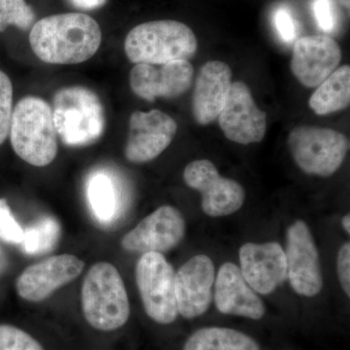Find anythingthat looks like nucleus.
<instances>
[{
  "label": "nucleus",
  "mask_w": 350,
  "mask_h": 350,
  "mask_svg": "<svg viewBox=\"0 0 350 350\" xmlns=\"http://www.w3.org/2000/svg\"><path fill=\"white\" fill-rule=\"evenodd\" d=\"M103 32L89 15L66 13L43 18L29 33L31 50L44 63H84L98 52Z\"/></svg>",
  "instance_id": "1"
},
{
  "label": "nucleus",
  "mask_w": 350,
  "mask_h": 350,
  "mask_svg": "<svg viewBox=\"0 0 350 350\" xmlns=\"http://www.w3.org/2000/svg\"><path fill=\"white\" fill-rule=\"evenodd\" d=\"M11 144L15 153L34 167H46L57 154V135L49 103L25 96L16 105L11 118Z\"/></svg>",
  "instance_id": "2"
},
{
  "label": "nucleus",
  "mask_w": 350,
  "mask_h": 350,
  "mask_svg": "<svg viewBox=\"0 0 350 350\" xmlns=\"http://www.w3.org/2000/svg\"><path fill=\"white\" fill-rule=\"evenodd\" d=\"M81 303L85 319L96 330H118L130 319L123 278L110 262H98L89 269L83 282Z\"/></svg>",
  "instance_id": "3"
},
{
  "label": "nucleus",
  "mask_w": 350,
  "mask_h": 350,
  "mask_svg": "<svg viewBox=\"0 0 350 350\" xmlns=\"http://www.w3.org/2000/svg\"><path fill=\"white\" fill-rule=\"evenodd\" d=\"M197 50L194 32L178 21L144 23L133 27L125 40L126 57L135 64L189 61Z\"/></svg>",
  "instance_id": "4"
},
{
  "label": "nucleus",
  "mask_w": 350,
  "mask_h": 350,
  "mask_svg": "<svg viewBox=\"0 0 350 350\" xmlns=\"http://www.w3.org/2000/svg\"><path fill=\"white\" fill-rule=\"evenodd\" d=\"M53 120L57 135L68 146H86L100 139L105 109L98 94L83 86L63 88L54 94Z\"/></svg>",
  "instance_id": "5"
},
{
  "label": "nucleus",
  "mask_w": 350,
  "mask_h": 350,
  "mask_svg": "<svg viewBox=\"0 0 350 350\" xmlns=\"http://www.w3.org/2000/svg\"><path fill=\"white\" fill-rule=\"evenodd\" d=\"M288 147L304 172L326 177L335 174L344 163L349 140L332 129L298 126L290 131Z\"/></svg>",
  "instance_id": "6"
},
{
  "label": "nucleus",
  "mask_w": 350,
  "mask_h": 350,
  "mask_svg": "<svg viewBox=\"0 0 350 350\" xmlns=\"http://www.w3.org/2000/svg\"><path fill=\"white\" fill-rule=\"evenodd\" d=\"M135 282L145 312L162 325L178 317L175 298V271L162 253L142 254L135 267Z\"/></svg>",
  "instance_id": "7"
},
{
  "label": "nucleus",
  "mask_w": 350,
  "mask_h": 350,
  "mask_svg": "<svg viewBox=\"0 0 350 350\" xmlns=\"http://www.w3.org/2000/svg\"><path fill=\"white\" fill-rule=\"evenodd\" d=\"M189 187L202 194V208L211 217H224L237 213L245 202L243 186L221 176L213 162L197 160L189 163L183 172Z\"/></svg>",
  "instance_id": "8"
},
{
  "label": "nucleus",
  "mask_w": 350,
  "mask_h": 350,
  "mask_svg": "<svg viewBox=\"0 0 350 350\" xmlns=\"http://www.w3.org/2000/svg\"><path fill=\"white\" fill-rule=\"evenodd\" d=\"M284 251L287 280L292 289L308 298L319 295L323 288V275L317 244L305 221H295L288 228Z\"/></svg>",
  "instance_id": "9"
},
{
  "label": "nucleus",
  "mask_w": 350,
  "mask_h": 350,
  "mask_svg": "<svg viewBox=\"0 0 350 350\" xmlns=\"http://www.w3.org/2000/svg\"><path fill=\"white\" fill-rule=\"evenodd\" d=\"M217 119L225 137L236 144H258L266 135L267 113L257 107L245 83H232Z\"/></svg>",
  "instance_id": "10"
},
{
  "label": "nucleus",
  "mask_w": 350,
  "mask_h": 350,
  "mask_svg": "<svg viewBox=\"0 0 350 350\" xmlns=\"http://www.w3.org/2000/svg\"><path fill=\"white\" fill-rule=\"evenodd\" d=\"M185 231L183 214L176 207L163 206L126 232L121 245L129 252L142 254L167 252L181 243Z\"/></svg>",
  "instance_id": "11"
},
{
  "label": "nucleus",
  "mask_w": 350,
  "mask_h": 350,
  "mask_svg": "<svg viewBox=\"0 0 350 350\" xmlns=\"http://www.w3.org/2000/svg\"><path fill=\"white\" fill-rule=\"evenodd\" d=\"M176 131V122L167 113L158 109L133 112L129 123L126 158L131 163L150 162L170 146Z\"/></svg>",
  "instance_id": "12"
},
{
  "label": "nucleus",
  "mask_w": 350,
  "mask_h": 350,
  "mask_svg": "<svg viewBox=\"0 0 350 350\" xmlns=\"http://www.w3.org/2000/svg\"><path fill=\"white\" fill-rule=\"evenodd\" d=\"M215 267L206 255L190 258L175 273V298L178 314L186 319L202 317L211 305Z\"/></svg>",
  "instance_id": "13"
},
{
  "label": "nucleus",
  "mask_w": 350,
  "mask_h": 350,
  "mask_svg": "<svg viewBox=\"0 0 350 350\" xmlns=\"http://www.w3.org/2000/svg\"><path fill=\"white\" fill-rule=\"evenodd\" d=\"M194 66L188 61L163 64H135L130 73L131 91L153 103L157 98H175L190 89Z\"/></svg>",
  "instance_id": "14"
},
{
  "label": "nucleus",
  "mask_w": 350,
  "mask_h": 350,
  "mask_svg": "<svg viewBox=\"0 0 350 350\" xmlns=\"http://www.w3.org/2000/svg\"><path fill=\"white\" fill-rule=\"evenodd\" d=\"M84 268L85 262L75 255L52 256L27 267L18 278L16 289L21 298L38 303L73 282Z\"/></svg>",
  "instance_id": "15"
},
{
  "label": "nucleus",
  "mask_w": 350,
  "mask_h": 350,
  "mask_svg": "<svg viewBox=\"0 0 350 350\" xmlns=\"http://www.w3.org/2000/svg\"><path fill=\"white\" fill-rule=\"evenodd\" d=\"M239 256L244 280L256 293L271 294L287 280L285 251L275 241L243 244Z\"/></svg>",
  "instance_id": "16"
},
{
  "label": "nucleus",
  "mask_w": 350,
  "mask_h": 350,
  "mask_svg": "<svg viewBox=\"0 0 350 350\" xmlns=\"http://www.w3.org/2000/svg\"><path fill=\"white\" fill-rule=\"evenodd\" d=\"M342 51L335 39L324 36L299 38L293 46L291 71L305 87H319L337 69Z\"/></svg>",
  "instance_id": "17"
},
{
  "label": "nucleus",
  "mask_w": 350,
  "mask_h": 350,
  "mask_svg": "<svg viewBox=\"0 0 350 350\" xmlns=\"http://www.w3.org/2000/svg\"><path fill=\"white\" fill-rule=\"evenodd\" d=\"M214 301L219 312L260 320L266 306L256 292L244 280L239 267L225 262L219 269L214 282Z\"/></svg>",
  "instance_id": "18"
},
{
  "label": "nucleus",
  "mask_w": 350,
  "mask_h": 350,
  "mask_svg": "<svg viewBox=\"0 0 350 350\" xmlns=\"http://www.w3.org/2000/svg\"><path fill=\"white\" fill-rule=\"evenodd\" d=\"M232 69L224 62H207L200 68L193 94L196 122L206 126L218 118L232 87Z\"/></svg>",
  "instance_id": "19"
},
{
  "label": "nucleus",
  "mask_w": 350,
  "mask_h": 350,
  "mask_svg": "<svg viewBox=\"0 0 350 350\" xmlns=\"http://www.w3.org/2000/svg\"><path fill=\"white\" fill-rule=\"evenodd\" d=\"M183 350H261L247 334L226 327H204L186 340Z\"/></svg>",
  "instance_id": "20"
},
{
  "label": "nucleus",
  "mask_w": 350,
  "mask_h": 350,
  "mask_svg": "<svg viewBox=\"0 0 350 350\" xmlns=\"http://www.w3.org/2000/svg\"><path fill=\"white\" fill-rule=\"evenodd\" d=\"M310 107L319 115L331 114L349 107L350 68L344 66L329 75L310 96Z\"/></svg>",
  "instance_id": "21"
},
{
  "label": "nucleus",
  "mask_w": 350,
  "mask_h": 350,
  "mask_svg": "<svg viewBox=\"0 0 350 350\" xmlns=\"http://www.w3.org/2000/svg\"><path fill=\"white\" fill-rule=\"evenodd\" d=\"M87 197L94 215L101 222H109L118 209V189L107 172H94L87 182Z\"/></svg>",
  "instance_id": "22"
},
{
  "label": "nucleus",
  "mask_w": 350,
  "mask_h": 350,
  "mask_svg": "<svg viewBox=\"0 0 350 350\" xmlns=\"http://www.w3.org/2000/svg\"><path fill=\"white\" fill-rule=\"evenodd\" d=\"M59 237V223L56 219L46 216L24 230V239L20 244L27 254H43L53 250Z\"/></svg>",
  "instance_id": "23"
},
{
  "label": "nucleus",
  "mask_w": 350,
  "mask_h": 350,
  "mask_svg": "<svg viewBox=\"0 0 350 350\" xmlns=\"http://www.w3.org/2000/svg\"><path fill=\"white\" fill-rule=\"evenodd\" d=\"M36 18V12L25 0H0V32L5 31L9 25L27 31Z\"/></svg>",
  "instance_id": "24"
},
{
  "label": "nucleus",
  "mask_w": 350,
  "mask_h": 350,
  "mask_svg": "<svg viewBox=\"0 0 350 350\" xmlns=\"http://www.w3.org/2000/svg\"><path fill=\"white\" fill-rule=\"evenodd\" d=\"M0 350H44L29 333L18 327L0 324Z\"/></svg>",
  "instance_id": "25"
},
{
  "label": "nucleus",
  "mask_w": 350,
  "mask_h": 350,
  "mask_svg": "<svg viewBox=\"0 0 350 350\" xmlns=\"http://www.w3.org/2000/svg\"><path fill=\"white\" fill-rule=\"evenodd\" d=\"M12 113V82L6 73L0 70V145L8 137Z\"/></svg>",
  "instance_id": "26"
},
{
  "label": "nucleus",
  "mask_w": 350,
  "mask_h": 350,
  "mask_svg": "<svg viewBox=\"0 0 350 350\" xmlns=\"http://www.w3.org/2000/svg\"><path fill=\"white\" fill-rule=\"evenodd\" d=\"M24 239V229L14 217L5 199H0V239L4 243L20 244Z\"/></svg>",
  "instance_id": "27"
},
{
  "label": "nucleus",
  "mask_w": 350,
  "mask_h": 350,
  "mask_svg": "<svg viewBox=\"0 0 350 350\" xmlns=\"http://www.w3.org/2000/svg\"><path fill=\"white\" fill-rule=\"evenodd\" d=\"M313 11L319 27L324 31L330 32L335 27V13L332 0H314Z\"/></svg>",
  "instance_id": "28"
},
{
  "label": "nucleus",
  "mask_w": 350,
  "mask_h": 350,
  "mask_svg": "<svg viewBox=\"0 0 350 350\" xmlns=\"http://www.w3.org/2000/svg\"><path fill=\"white\" fill-rule=\"evenodd\" d=\"M338 278L347 297L350 296V243L342 244L337 257Z\"/></svg>",
  "instance_id": "29"
},
{
  "label": "nucleus",
  "mask_w": 350,
  "mask_h": 350,
  "mask_svg": "<svg viewBox=\"0 0 350 350\" xmlns=\"http://www.w3.org/2000/svg\"><path fill=\"white\" fill-rule=\"evenodd\" d=\"M275 24L278 33L285 42H291L296 36L293 18L289 11L285 8H280L275 14Z\"/></svg>",
  "instance_id": "30"
},
{
  "label": "nucleus",
  "mask_w": 350,
  "mask_h": 350,
  "mask_svg": "<svg viewBox=\"0 0 350 350\" xmlns=\"http://www.w3.org/2000/svg\"><path fill=\"white\" fill-rule=\"evenodd\" d=\"M76 8L82 10H94L107 3V0H69Z\"/></svg>",
  "instance_id": "31"
},
{
  "label": "nucleus",
  "mask_w": 350,
  "mask_h": 350,
  "mask_svg": "<svg viewBox=\"0 0 350 350\" xmlns=\"http://www.w3.org/2000/svg\"><path fill=\"white\" fill-rule=\"evenodd\" d=\"M7 268H8V259H7L5 251L0 246V275L5 273Z\"/></svg>",
  "instance_id": "32"
},
{
  "label": "nucleus",
  "mask_w": 350,
  "mask_h": 350,
  "mask_svg": "<svg viewBox=\"0 0 350 350\" xmlns=\"http://www.w3.org/2000/svg\"><path fill=\"white\" fill-rule=\"evenodd\" d=\"M342 228H344L345 231L347 232V234H349V232H350V216H349V213H347V215H345L344 217H342Z\"/></svg>",
  "instance_id": "33"
},
{
  "label": "nucleus",
  "mask_w": 350,
  "mask_h": 350,
  "mask_svg": "<svg viewBox=\"0 0 350 350\" xmlns=\"http://www.w3.org/2000/svg\"><path fill=\"white\" fill-rule=\"evenodd\" d=\"M340 3L342 4V6L345 7L347 10H349L350 7V0H338Z\"/></svg>",
  "instance_id": "34"
}]
</instances>
